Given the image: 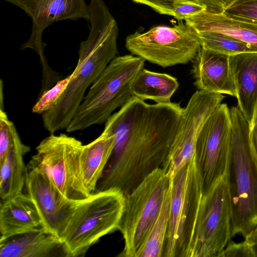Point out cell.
Segmentation results:
<instances>
[{"instance_id":"1","label":"cell","mask_w":257,"mask_h":257,"mask_svg":"<svg viewBox=\"0 0 257 257\" xmlns=\"http://www.w3.org/2000/svg\"><path fill=\"white\" fill-rule=\"evenodd\" d=\"M183 108L176 102L148 104L133 96L105 121L114 148L95 190H120L125 196L162 167L179 124Z\"/></svg>"},{"instance_id":"2","label":"cell","mask_w":257,"mask_h":257,"mask_svg":"<svg viewBox=\"0 0 257 257\" xmlns=\"http://www.w3.org/2000/svg\"><path fill=\"white\" fill-rule=\"evenodd\" d=\"M90 28L82 41L74 76L57 104L42 115L50 133L66 129L83 101L87 89L117 53V24L103 0H90Z\"/></svg>"},{"instance_id":"3","label":"cell","mask_w":257,"mask_h":257,"mask_svg":"<svg viewBox=\"0 0 257 257\" xmlns=\"http://www.w3.org/2000/svg\"><path fill=\"white\" fill-rule=\"evenodd\" d=\"M231 121L225 175L231 211V237H244L257 226V156L250 143L249 123L237 106Z\"/></svg>"},{"instance_id":"4","label":"cell","mask_w":257,"mask_h":257,"mask_svg":"<svg viewBox=\"0 0 257 257\" xmlns=\"http://www.w3.org/2000/svg\"><path fill=\"white\" fill-rule=\"evenodd\" d=\"M145 60L134 55L116 56L94 81L66 128L68 133L102 124L133 96L132 85Z\"/></svg>"},{"instance_id":"5","label":"cell","mask_w":257,"mask_h":257,"mask_svg":"<svg viewBox=\"0 0 257 257\" xmlns=\"http://www.w3.org/2000/svg\"><path fill=\"white\" fill-rule=\"evenodd\" d=\"M124 202V194L115 188L82 200L61 238L68 257L84 256L100 238L118 230Z\"/></svg>"},{"instance_id":"6","label":"cell","mask_w":257,"mask_h":257,"mask_svg":"<svg viewBox=\"0 0 257 257\" xmlns=\"http://www.w3.org/2000/svg\"><path fill=\"white\" fill-rule=\"evenodd\" d=\"M203 193L195 155L172 179L163 257H189Z\"/></svg>"},{"instance_id":"7","label":"cell","mask_w":257,"mask_h":257,"mask_svg":"<svg viewBox=\"0 0 257 257\" xmlns=\"http://www.w3.org/2000/svg\"><path fill=\"white\" fill-rule=\"evenodd\" d=\"M171 184L172 179L160 167L149 174L125 196L118 229L123 237L124 247L118 256L135 257L170 191Z\"/></svg>"},{"instance_id":"8","label":"cell","mask_w":257,"mask_h":257,"mask_svg":"<svg viewBox=\"0 0 257 257\" xmlns=\"http://www.w3.org/2000/svg\"><path fill=\"white\" fill-rule=\"evenodd\" d=\"M84 145L75 137L52 134L36 147L28 167L45 175L67 198L75 201L89 197L83 182L81 156Z\"/></svg>"},{"instance_id":"9","label":"cell","mask_w":257,"mask_h":257,"mask_svg":"<svg viewBox=\"0 0 257 257\" xmlns=\"http://www.w3.org/2000/svg\"><path fill=\"white\" fill-rule=\"evenodd\" d=\"M170 27L159 25L148 31L135 32L125 39L132 55L162 67L193 61L201 47L197 32L185 22Z\"/></svg>"},{"instance_id":"10","label":"cell","mask_w":257,"mask_h":257,"mask_svg":"<svg viewBox=\"0 0 257 257\" xmlns=\"http://www.w3.org/2000/svg\"><path fill=\"white\" fill-rule=\"evenodd\" d=\"M231 237V205L224 174L202 196L189 257H218Z\"/></svg>"},{"instance_id":"11","label":"cell","mask_w":257,"mask_h":257,"mask_svg":"<svg viewBox=\"0 0 257 257\" xmlns=\"http://www.w3.org/2000/svg\"><path fill=\"white\" fill-rule=\"evenodd\" d=\"M224 98L222 94L198 90L183 108L175 138L161 167L171 179L195 156L200 131Z\"/></svg>"},{"instance_id":"12","label":"cell","mask_w":257,"mask_h":257,"mask_svg":"<svg viewBox=\"0 0 257 257\" xmlns=\"http://www.w3.org/2000/svg\"><path fill=\"white\" fill-rule=\"evenodd\" d=\"M231 127L230 108L221 103L200 131L195 158L202 179L203 194L225 174Z\"/></svg>"},{"instance_id":"13","label":"cell","mask_w":257,"mask_h":257,"mask_svg":"<svg viewBox=\"0 0 257 257\" xmlns=\"http://www.w3.org/2000/svg\"><path fill=\"white\" fill-rule=\"evenodd\" d=\"M22 9L32 20L29 39L21 50L30 48L38 54L43 67V77L49 78L55 73L48 65L44 55L46 44L42 41L44 30L54 22L84 19L90 22L89 6L84 0H3Z\"/></svg>"},{"instance_id":"14","label":"cell","mask_w":257,"mask_h":257,"mask_svg":"<svg viewBox=\"0 0 257 257\" xmlns=\"http://www.w3.org/2000/svg\"><path fill=\"white\" fill-rule=\"evenodd\" d=\"M27 168V194L35 203L43 226L61 239L82 200L67 198L45 175L37 169Z\"/></svg>"},{"instance_id":"15","label":"cell","mask_w":257,"mask_h":257,"mask_svg":"<svg viewBox=\"0 0 257 257\" xmlns=\"http://www.w3.org/2000/svg\"><path fill=\"white\" fill-rule=\"evenodd\" d=\"M1 257H68L62 239L43 226L1 236Z\"/></svg>"},{"instance_id":"16","label":"cell","mask_w":257,"mask_h":257,"mask_svg":"<svg viewBox=\"0 0 257 257\" xmlns=\"http://www.w3.org/2000/svg\"><path fill=\"white\" fill-rule=\"evenodd\" d=\"M192 73L198 90L236 96L229 56L201 47L193 60Z\"/></svg>"},{"instance_id":"17","label":"cell","mask_w":257,"mask_h":257,"mask_svg":"<svg viewBox=\"0 0 257 257\" xmlns=\"http://www.w3.org/2000/svg\"><path fill=\"white\" fill-rule=\"evenodd\" d=\"M237 107L249 123L257 105V52L229 56Z\"/></svg>"},{"instance_id":"18","label":"cell","mask_w":257,"mask_h":257,"mask_svg":"<svg viewBox=\"0 0 257 257\" xmlns=\"http://www.w3.org/2000/svg\"><path fill=\"white\" fill-rule=\"evenodd\" d=\"M198 33L223 34L257 47V22L231 16L224 13L204 11L184 20Z\"/></svg>"},{"instance_id":"19","label":"cell","mask_w":257,"mask_h":257,"mask_svg":"<svg viewBox=\"0 0 257 257\" xmlns=\"http://www.w3.org/2000/svg\"><path fill=\"white\" fill-rule=\"evenodd\" d=\"M43 226L42 218L32 199L18 194L1 201V236H7Z\"/></svg>"},{"instance_id":"20","label":"cell","mask_w":257,"mask_h":257,"mask_svg":"<svg viewBox=\"0 0 257 257\" xmlns=\"http://www.w3.org/2000/svg\"><path fill=\"white\" fill-rule=\"evenodd\" d=\"M30 151V147L22 142L12 123L10 147L5 158L0 163L1 201L22 192L25 186L27 170L24 163V156Z\"/></svg>"},{"instance_id":"21","label":"cell","mask_w":257,"mask_h":257,"mask_svg":"<svg viewBox=\"0 0 257 257\" xmlns=\"http://www.w3.org/2000/svg\"><path fill=\"white\" fill-rule=\"evenodd\" d=\"M114 145V137L109 132L102 134L83 146L81 156V168L84 183L93 193L111 157Z\"/></svg>"},{"instance_id":"22","label":"cell","mask_w":257,"mask_h":257,"mask_svg":"<svg viewBox=\"0 0 257 257\" xmlns=\"http://www.w3.org/2000/svg\"><path fill=\"white\" fill-rule=\"evenodd\" d=\"M177 79L166 73L151 71L143 68L137 75L132 85L133 96L143 100L156 103L171 102L179 87Z\"/></svg>"},{"instance_id":"23","label":"cell","mask_w":257,"mask_h":257,"mask_svg":"<svg viewBox=\"0 0 257 257\" xmlns=\"http://www.w3.org/2000/svg\"><path fill=\"white\" fill-rule=\"evenodd\" d=\"M170 192L171 189L135 257L163 256L169 219Z\"/></svg>"},{"instance_id":"24","label":"cell","mask_w":257,"mask_h":257,"mask_svg":"<svg viewBox=\"0 0 257 257\" xmlns=\"http://www.w3.org/2000/svg\"><path fill=\"white\" fill-rule=\"evenodd\" d=\"M198 34L201 47L217 53L231 56L257 52V47L223 34L205 32Z\"/></svg>"},{"instance_id":"25","label":"cell","mask_w":257,"mask_h":257,"mask_svg":"<svg viewBox=\"0 0 257 257\" xmlns=\"http://www.w3.org/2000/svg\"><path fill=\"white\" fill-rule=\"evenodd\" d=\"M73 76L72 72L67 77L58 81L53 86L41 94L32 107V112L43 114L53 108L66 90Z\"/></svg>"},{"instance_id":"26","label":"cell","mask_w":257,"mask_h":257,"mask_svg":"<svg viewBox=\"0 0 257 257\" xmlns=\"http://www.w3.org/2000/svg\"><path fill=\"white\" fill-rule=\"evenodd\" d=\"M223 13L257 22V0H231L224 6Z\"/></svg>"},{"instance_id":"27","label":"cell","mask_w":257,"mask_h":257,"mask_svg":"<svg viewBox=\"0 0 257 257\" xmlns=\"http://www.w3.org/2000/svg\"><path fill=\"white\" fill-rule=\"evenodd\" d=\"M174 18L184 20L207 11L206 5L193 0H175L173 4Z\"/></svg>"},{"instance_id":"28","label":"cell","mask_w":257,"mask_h":257,"mask_svg":"<svg viewBox=\"0 0 257 257\" xmlns=\"http://www.w3.org/2000/svg\"><path fill=\"white\" fill-rule=\"evenodd\" d=\"M4 109L0 108V163L5 158L10 147L13 123L9 119Z\"/></svg>"},{"instance_id":"29","label":"cell","mask_w":257,"mask_h":257,"mask_svg":"<svg viewBox=\"0 0 257 257\" xmlns=\"http://www.w3.org/2000/svg\"><path fill=\"white\" fill-rule=\"evenodd\" d=\"M218 257H253V255L244 240L239 243L229 241Z\"/></svg>"},{"instance_id":"30","label":"cell","mask_w":257,"mask_h":257,"mask_svg":"<svg viewBox=\"0 0 257 257\" xmlns=\"http://www.w3.org/2000/svg\"><path fill=\"white\" fill-rule=\"evenodd\" d=\"M149 6L160 14L174 17L173 4L175 0H133Z\"/></svg>"},{"instance_id":"31","label":"cell","mask_w":257,"mask_h":257,"mask_svg":"<svg viewBox=\"0 0 257 257\" xmlns=\"http://www.w3.org/2000/svg\"><path fill=\"white\" fill-rule=\"evenodd\" d=\"M249 136L253 150L257 156V105L249 123Z\"/></svg>"},{"instance_id":"32","label":"cell","mask_w":257,"mask_h":257,"mask_svg":"<svg viewBox=\"0 0 257 257\" xmlns=\"http://www.w3.org/2000/svg\"><path fill=\"white\" fill-rule=\"evenodd\" d=\"M244 238V240L248 245L253 257H257V226Z\"/></svg>"},{"instance_id":"33","label":"cell","mask_w":257,"mask_h":257,"mask_svg":"<svg viewBox=\"0 0 257 257\" xmlns=\"http://www.w3.org/2000/svg\"><path fill=\"white\" fill-rule=\"evenodd\" d=\"M220 4L224 7L231 0H217Z\"/></svg>"}]
</instances>
